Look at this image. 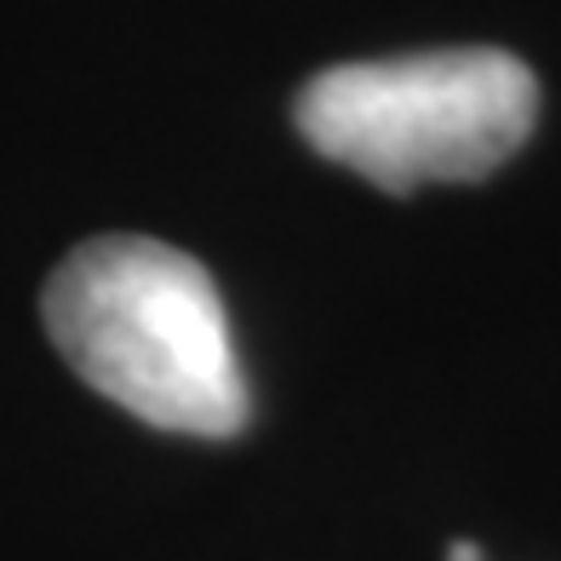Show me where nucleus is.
Instances as JSON below:
<instances>
[{
	"instance_id": "nucleus-1",
	"label": "nucleus",
	"mask_w": 561,
	"mask_h": 561,
	"mask_svg": "<svg viewBox=\"0 0 561 561\" xmlns=\"http://www.w3.org/2000/svg\"><path fill=\"white\" fill-rule=\"evenodd\" d=\"M41 321L64 362L133 419L207 442L247 424L224 298L190 252L149 236H98L53 270Z\"/></svg>"
},
{
	"instance_id": "nucleus-2",
	"label": "nucleus",
	"mask_w": 561,
	"mask_h": 561,
	"mask_svg": "<svg viewBox=\"0 0 561 561\" xmlns=\"http://www.w3.org/2000/svg\"><path fill=\"white\" fill-rule=\"evenodd\" d=\"M533 115L539 81L499 46L339 64L298 92V133L396 195L488 178L527 144Z\"/></svg>"
},
{
	"instance_id": "nucleus-3",
	"label": "nucleus",
	"mask_w": 561,
	"mask_h": 561,
	"mask_svg": "<svg viewBox=\"0 0 561 561\" xmlns=\"http://www.w3.org/2000/svg\"><path fill=\"white\" fill-rule=\"evenodd\" d=\"M447 561H481V550H476V545H453Z\"/></svg>"
}]
</instances>
